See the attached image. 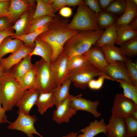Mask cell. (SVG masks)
<instances>
[{"label": "cell", "instance_id": "1", "mask_svg": "<svg viewBox=\"0 0 137 137\" xmlns=\"http://www.w3.org/2000/svg\"><path fill=\"white\" fill-rule=\"evenodd\" d=\"M69 21L56 15L49 26L48 30L40 35L36 39L50 44L53 49L52 62L55 61L62 53L64 44L72 35L79 31L67 28Z\"/></svg>", "mask_w": 137, "mask_h": 137}, {"label": "cell", "instance_id": "2", "mask_svg": "<svg viewBox=\"0 0 137 137\" xmlns=\"http://www.w3.org/2000/svg\"><path fill=\"white\" fill-rule=\"evenodd\" d=\"M24 91L11 69L5 71L0 77V101L6 112L16 106Z\"/></svg>", "mask_w": 137, "mask_h": 137}, {"label": "cell", "instance_id": "3", "mask_svg": "<svg viewBox=\"0 0 137 137\" xmlns=\"http://www.w3.org/2000/svg\"><path fill=\"white\" fill-rule=\"evenodd\" d=\"M103 31L101 29L79 31L66 41L63 51L69 58L83 54L95 44Z\"/></svg>", "mask_w": 137, "mask_h": 137}, {"label": "cell", "instance_id": "4", "mask_svg": "<svg viewBox=\"0 0 137 137\" xmlns=\"http://www.w3.org/2000/svg\"><path fill=\"white\" fill-rule=\"evenodd\" d=\"M78 6L75 14L67 28L80 31L100 29L98 26L97 16L95 13L84 3Z\"/></svg>", "mask_w": 137, "mask_h": 137}, {"label": "cell", "instance_id": "5", "mask_svg": "<svg viewBox=\"0 0 137 137\" xmlns=\"http://www.w3.org/2000/svg\"><path fill=\"white\" fill-rule=\"evenodd\" d=\"M102 76L107 79L113 80L100 70L89 63L70 71L68 74V78L73 82L76 88L85 89L88 87L89 82L94 78Z\"/></svg>", "mask_w": 137, "mask_h": 137}, {"label": "cell", "instance_id": "6", "mask_svg": "<svg viewBox=\"0 0 137 137\" xmlns=\"http://www.w3.org/2000/svg\"><path fill=\"white\" fill-rule=\"evenodd\" d=\"M51 64L42 58L34 64L36 73V88L40 93L48 92L56 88Z\"/></svg>", "mask_w": 137, "mask_h": 137}, {"label": "cell", "instance_id": "7", "mask_svg": "<svg viewBox=\"0 0 137 137\" xmlns=\"http://www.w3.org/2000/svg\"><path fill=\"white\" fill-rule=\"evenodd\" d=\"M17 113L18 116L17 118L9 124L7 127L8 129L22 131L27 137H34L33 134L43 137L37 131L35 127V123L37 121L36 115L25 114L19 109Z\"/></svg>", "mask_w": 137, "mask_h": 137}, {"label": "cell", "instance_id": "8", "mask_svg": "<svg viewBox=\"0 0 137 137\" xmlns=\"http://www.w3.org/2000/svg\"><path fill=\"white\" fill-rule=\"evenodd\" d=\"M137 110V104L122 93L117 94L112 107V114L122 118L131 115Z\"/></svg>", "mask_w": 137, "mask_h": 137}, {"label": "cell", "instance_id": "9", "mask_svg": "<svg viewBox=\"0 0 137 137\" xmlns=\"http://www.w3.org/2000/svg\"><path fill=\"white\" fill-rule=\"evenodd\" d=\"M69 60L70 58L62 51L56 60L51 64L56 87L62 84L67 78L69 73Z\"/></svg>", "mask_w": 137, "mask_h": 137}, {"label": "cell", "instance_id": "10", "mask_svg": "<svg viewBox=\"0 0 137 137\" xmlns=\"http://www.w3.org/2000/svg\"><path fill=\"white\" fill-rule=\"evenodd\" d=\"M34 0H11L6 17L11 24L15 23L25 12L36 6Z\"/></svg>", "mask_w": 137, "mask_h": 137}, {"label": "cell", "instance_id": "11", "mask_svg": "<svg viewBox=\"0 0 137 137\" xmlns=\"http://www.w3.org/2000/svg\"><path fill=\"white\" fill-rule=\"evenodd\" d=\"M73 96L70 94L54 110L53 118L58 124L69 122L70 118L76 114L77 111L72 108L70 105Z\"/></svg>", "mask_w": 137, "mask_h": 137}, {"label": "cell", "instance_id": "12", "mask_svg": "<svg viewBox=\"0 0 137 137\" xmlns=\"http://www.w3.org/2000/svg\"><path fill=\"white\" fill-rule=\"evenodd\" d=\"M81 94L73 96L70 102L71 107L76 111H85L91 113L96 118L100 116L101 113L97 110L100 102L98 100L92 101L81 97Z\"/></svg>", "mask_w": 137, "mask_h": 137}, {"label": "cell", "instance_id": "13", "mask_svg": "<svg viewBox=\"0 0 137 137\" xmlns=\"http://www.w3.org/2000/svg\"><path fill=\"white\" fill-rule=\"evenodd\" d=\"M105 129L108 137H128L124 118L112 115Z\"/></svg>", "mask_w": 137, "mask_h": 137}, {"label": "cell", "instance_id": "14", "mask_svg": "<svg viewBox=\"0 0 137 137\" xmlns=\"http://www.w3.org/2000/svg\"><path fill=\"white\" fill-rule=\"evenodd\" d=\"M33 49L25 46L23 43L16 51L7 58L0 60V66L5 71L9 70L31 52Z\"/></svg>", "mask_w": 137, "mask_h": 137}, {"label": "cell", "instance_id": "15", "mask_svg": "<svg viewBox=\"0 0 137 137\" xmlns=\"http://www.w3.org/2000/svg\"><path fill=\"white\" fill-rule=\"evenodd\" d=\"M105 71V74L113 81L123 80L133 84L128 75L124 62L116 61L108 64Z\"/></svg>", "mask_w": 137, "mask_h": 137}, {"label": "cell", "instance_id": "16", "mask_svg": "<svg viewBox=\"0 0 137 137\" xmlns=\"http://www.w3.org/2000/svg\"><path fill=\"white\" fill-rule=\"evenodd\" d=\"M40 93L36 89L24 91L16 106L23 113L29 115L31 109L36 104Z\"/></svg>", "mask_w": 137, "mask_h": 137}, {"label": "cell", "instance_id": "17", "mask_svg": "<svg viewBox=\"0 0 137 137\" xmlns=\"http://www.w3.org/2000/svg\"><path fill=\"white\" fill-rule=\"evenodd\" d=\"M36 7L26 11L20 16L13 25L10 28L15 31L14 36H20L27 33Z\"/></svg>", "mask_w": 137, "mask_h": 137}, {"label": "cell", "instance_id": "18", "mask_svg": "<svg viewBox=\"0 0 137 137\" xmlns=\"http://www.w3.org/2000/svg\"><path fill=\"white\" fill-rule=\"evenodd\" d=\"M85 53L89 62L105 74V69L108 64L101 48L96 46L92 47Z\"/></svg>", "mask_w": 137, "mask_h": 137}, {"label": "cell", "instance_id": "19", "mask_svg": "<svg viewBox=\"0 0 137 137\" xmlns=\"http://www.w3.org/2000/svg\"><path fill=\"white\" fill-rule=\"evenodd\" d=\"M35 42V46L29 55L31 56H39L46 62L51 64L53 54L52 47L48 43L42 40L36 39Z\"/></svg>", "mask_w": 137, "mask_h": 137}, {"label": "cell", "instance_id": "20", "mask_svg": "<svg viewBox=\"0 0 137 137\" xmlns=\"http://www.w3.org/2000/svg\"><path fill=\"white\" fill-rule=\"evenodd\" d=\"M107 63L110 64L116 61L125 62L128 59L119 47L114 45H105L100 47Z\"/></svg>", "mask_w": 137, "mask_h": 137}, {"label": "cell", "instance_id": "21", "mask_svg": "<svg viewBox=\"0 0 137 137\" xmlns=\"http://www.w3.org/2000/svg\"><path fill=\"white\" fill-rule=\"evenodd\" d=\"M56 98L52 90L48 92L40 93L35 105L40 114L43 115L49 108L56 106Z\"/></svg>", "mask_w": 137, "mask_h": 137}, {"label": "cell", "instance_id": "22", "mask_svg": "<svg viewBox=\"0 0 137 137\" xmlns=\"http://www.w3.org/2000/svg\"><path fill=\"white\" fill-rule=\"evenodd\" d=\"M106 125L104 119H101L100 121L95 120L91 122L88 126L81 130L80 131L82 133L77 135L76 137H94L101 133L107 135Z\"/></svg>", "mask_w": 137, "mask_h": 137}, {"label": "cell", "instance_id": "23", "mask_svg": "<svg viewBox=\"0 0 137 137\" xmlns=\"http://www.w3.org/2000/svg\"><path fill=\"white\" fill-rule=\"evenodd\" d=\"M117 39L116 26L114 23L104 31L95 45L100 48L105 45H114Z\"/></svg>", "mask_w": 137, "mask_h": 137}, {"label": "cell", "instance_id": "24", "mask_svg": "<svg viewBox=\"0 0 137 137\" xmlns=\"http://www.w3.org/2000/svg\"><path fill=\"white\" fill-rule=\"evenodd\" d=\"M125 9L121 15L117 19L116 26L128 25L137 15V7L132 3L131 0H126Z\"/></svg>", "mask_w": 137, "mask_h": 137}, {"label": "cell", "instance_id": "25", "mask_svg": "<svg viewBox=\"0 0 137 137\" xmlns=\"http://www.w3.org/2000/svg\"><path fill=\"white\" fill-rule=\"evenodd\" d=\"M117 39L115 44L119 46L125 42L137 37V31L129 25L116 26Z\"/></svg>", "mask_w": 137, "mask_h": 137}, {"label": "cell", "instance_id": "26", "mask_svg": "<svg viewBox=\"0 0 137 137\" xmlns=\"http://www.w3.org/2000/svg\"><path fill=\"white\" fill-rule=\"evenodd\" d=\"M23 43L20 40L12 38L10 36L5 38L0 44V60L6 55L16 51Z\"/></svg>", "mask_w": 137, "mask_h": 137}, {"label": "cell", "instance_id": "27", "mask_svg": "<svg viewBox=\"0 0 137 137\" xmlns=\"http://www.w3.org/2000/svg\"><path fill=\"white\" fill-rule=\"evenodd\" d=\"M50 22L45 25L37 28L34 31L20 36H10L12 38H16L21 41L24 45L27 47L34 48L35 46V41L41 34L49 29V26Z\"/></svg>", "mask_w": 137, "mask_h": 137}, {"label": "cell", "instance_id": "28", "mask_svg": "<svg viewBox=\"0 0 137 137\" xmlns=\"http://www.w3.org/2000/svg\"><path fill=\"white\" fill-rule=\"evenodd\" d=\"M31 57L29 54L11 68L13 75L18 79L34 67V64L31 61Z\"/></svg>", "mask_w": 137, "mask_h": 137}, {"label": "cell", "instance_id": "29", "mask_svg": "<svg viewBox=\"0 0 137 137\" xmlns=\"http://www.w3.org/2000/svg\"><path fill=\"white\" fill-rule=\"evenodd\" d=\"M71 82L67 78L62 84L53 90L56 99V108L70 94L69 91Z\"/></svg>", "mask_w": 137, "mask_h": 137}, {"label": "cell", "instance_id": "30", "mask_svg": "<svg viewBox=\"0 0 137 137\" xmlns=\"http://www.w3.org/2000/svg\"><path fill=\"white\" fill-rule=\"evenodd\" d=\"M36 2L37 5L33 19L44 16L54 17L56 15L51 4L46 3L44 0H37Z\"/></svg>", "mask_w": 137, "mask_h": 137}, {"label": "cell", "instance_id": "31", "mask_svg": "<svg viewBox=\"0 0 137 137\" xmlns=\"http://www.w3.org/2000/svg\"><path fill=\"white\" fill-rule=\"evenodd\" d=\"M18 79L24 91L36 89V73L34 66Z\"/></svg>", "mask_w": 137, "mask_h": 137}, {"label": "cell", "instance_id": "32", "mask_svg": "<svg viewBox=\"0 0 137 137\" xmlns=\"http://www.w3.org/2000/svg\"><path fill=\"white\" fill-rule=\"evenodd\" d=\"M115 81L119 83L120 87L123 89L124 95L137 104V87L124 80H116Z\"/></svg>", "mask_w": 137, "mask_h": 137}, {"label": "cell", "instance_id": "33", "mask_svg": "<svg viewBox=\"0 0 137 137\" xmlns=\"http://www.w3.org/2000/svg\"><path fill=\"white\" fill-rule=\"evenodd\" d=\"M126 57H134L137 55V37L125 42L119 47Z\"/></svg>", "mask_w": 137, "mask_h": 137}, {"label": "cell", "instance_id": "34", "mask_svg": "<svg viewBox=\"0 0 137 137\" xmlns=\"http://www.w3.org/2000/svg\"><path fill=\"white\" fill-rule=\"evenodd\" d=\"M97 23L99 28L106 29L114 23L115 18L111 13L102 11L98 15Z\"/></svg>", "mask_w": 137, "mask_h": 137}, {"label": "cell", "instance_id": "35", "mask_svg": "<svg viewBox=\"0 0 137 137\" xmlns=\"http://www.w3.org/2000/svg\"><path fill=\"white\" fill-rule=\"evenodd\" d=\"M89 63L85 53L71 57L68 63V72Z\"/></svg>", "mask_w": 137, "mask_h": 137}, {"label": "cell", "instance_id": "36", "mask_svg": "<svg viewBox=\"0 0 137 137\" xmlns=\"http://www.w3.org/2000/svg\"><path fill=\"white\" fill-rule=\"evenodd\" d=\"M53 18L49 16H44L33 19L30 24L26 34L30 33L38 28L43 26L50 22Z\"/></svg>", "mask_w": 137, "mask_h": 137}, {"label": "cell", "instance_id": "37", "mask_svg": "<svg viewBox=\"0 0 137 137\" xmlns=\"http://www.w3.org/2000/svg\"><path fill=\"white\" fill-rule=\"evenodd\" d=\"M126 5V0H113L105 9L106 11L116 15H122Z\"/></svg>", "mask_w": 137, "mask_h": 137}, {"label": "cell", "instance_id": "38", "mask_svg": "<svg viewBox=\"0 0 137 137\" xmlns=\"http://www.w3.org/2000/svg\"><path fill=\"white\" fill-rule=\"evenodd\" d=\"M125 123L128 137L137 136V119L131 115L124 118Z\"/></svg>", "mask_w": 137, "mask_h": 137}, {"label": "cell", "instance_id": "39", "mask_svg": "<svg viewBox=\"0 0 137 137\" xmlns=\"http://www.w3.org/2000/svg\"><path fill=\"white\" fill-rule=\"evenodd\" d=\"M125 63L131 81L134 85L137 87V64L128 58Z\"/></svg>", "mask_w": 137, "mask_h": 137}, {"label": "cell", "instance_id": "40", "mask_svg": "<svg viewBox=\"0 0 137 137\" xmlns=\"http://www.w3.org/2000/svg\"><path fill=\"white\" fill-rule=\"evenodd\" d=\"M107 79L105 77L99 76L97 80L92 79L89 83L88 87L91 89L97 90L100 89L104 84L105 79Z\"/></svg>", "mask_w": 137, "mask_h": 137}, {"label": "cell", "instance_id": "41", "mask_svg": "<svg viewBox=\"0 0 137 137\" xmlns=\"http://www.w3.org/2000/svg\"><path fill=\"white\" fill-rule=\"evenodd\" d=\"M84 3L94 12L97 16L98 14L102 11L97 0H85Z\"/></svg>", "mask_w": 137, "mask_h": 137}, {"label": "cell", "instance_id": "42", "mask_svg": "<svg viewBox=\"0 0 137 137\" xmlns=\"http://www.w3.org/2000/svg\"><path fill=\"white\" fill-rule=\"evenodd\" d=\"M51 6L55 12L66 6V0H53Z\"/></svg>", "mask_w": 137, "mask_h": 137}, {"label": "cell", "instance_id": "43", "mask_svg": "<svg viewBox=\"0 0 137 137\" xmlns=\"http://www.w3.org/2000/svg\"><path fill=\"white\" fill-rule=\"evenodd\" d=\"M10 2V0H7L5 2H0V18L6 17Z\"/></svg>", "mask_w": 137, "mask_h": 137}, {"label": "cell", "instance_id": "44", "mask_svg": "<svg viewBox=\"0 0 137 137\" xmlns=\"http://www.w3.org/2000/svg\"><path fill=\"white\" fill-rule=\"evenodd\" d=\"M11 24L6 17L0 18V31H4L11 26Z\"/></svg>", "mask_w": 137, "mask_h": 137}, {"label": "cell", "instance_id": "45", "mask_svg": "<svg viewBox=\"0 0 137 137\" xmlns=\"http://www.w3.org/2000/svg\"><path fill=\"white\" fill-rule=\"evenodd\" d=\"M59 13L63 17L66 18H69L72 14V10L70 7L65 6L59 10Z\"/></svg>", "mask_w": 137, "mask_h": 137}, {"label": "cell", "instance_id": "46", "mask_svg": "<svg viewBox=\"0 0 137 137\" xmlns=\"http://www.w3.org/2000/svg\"><path fill=\"white\" fill-rule=\"evenodd\" d=\"M6 111L3 107L0 101V125L4 123H8L11 122L8 121L7 116L6 114Z\"/></svg>", "mask_w": 137, "mask_h": 137}, {"label": "cell", "instance_id": "47", "mask_svg": "<svg viewBox=\"0 0 137 137\" xmlns=\"http://www.w3.org/2000/svg\"><path fill=\"white\" fill-rule=\"evenodd\" d=\"M14 30L10 28L4 31H0V44L3 40L8 37L14 35Z\"/></svg>", "mask_w": 137, "mask_h": 137}, {"label": "cell", "instance_id": "48", "mask_svg": "<svg viewBox=\"0 0 137 137\" xmlns=\"http://www.w3.org/2000/svg\"><path fill=\"white\" fill-rule=\"evenodd\" d=\"M84 3L83 1L82 0H66V5L75 7Z\"/></svg>", "mask_w": 137, "mask_h": 137}, {"label": "cell", "instance_id": "49", "mask_svg": "<svg viewBox=\"0 0 137 137\" xmlns=\"http://www.w3.org/2000/svg\"><path fill=\"white\" fill-rule=\"evenodd\" d=\"M113 0H98L99 5L102 9H105Z\"/></svg>", "mask_w": 137, "mask_h": 137}, {"label": "cell", "instance_id": "50", "mask_svg": "<svg viewBox=\"0 0 137 137\" xmlns=\"http://www.w3.org/2000/svg\"><path fill=\"white\" fill-rule=\"evenodd\" d=\"M133 29L137 31V17H135L128 24Z\"/></svg>", "mask_w": 137, "mask_h": 137}, {"label": "cell", "instance_id": "51", "mask_svg": "<svg viewBox=\"0 0 137 137\" xmlns=\"http://www.w3.org/2000/svg\"><path fill=\"white\" fill-rule=\"evenodd\" d=\"M79 132H71L66 135L62 136V137H76L78 133Z\"/></svg>", "mask_w": 137, "mask_h": 137}, {"label": "cell", "instance_id": "52", "mask_svg": "<svg viewBox=\"0 0 137 137\" xmlns=\"http://www.w3.org/2000/svg\"><path fill=\"white\" fill-rule=\"evenodd\" d=\"M4 70L0 66V77L5 72Z\"/></svg>", "mask_w": 137, "mask_h": 137}, {"label": "cell", "instance_id": "53", "mask_svg": "<svg viewBox=\"0 0 137 137\" xmlns=\"http://www.w3.org/2000/svg\"><path fill=\"white\" fill-rule=\"evenodd\" d=\"M131 1L133 4L135 6H137V0H131Z\"/></svg>", "mask_w": 137, "mask_h": 137}, {"label": "cell", "instance_id": "54", "mask_svg": "<svg viewBox=\"0 0 137 137\" xmlns=\"http://www.w3.org/2000/svg\"><path fill=\"white\" fill-rule=\"evenodd\" d=\"M7 1V0H0V2H5Z\"/></svg>", "mask_w": 137, "mask_h": 137}]
</instances>
